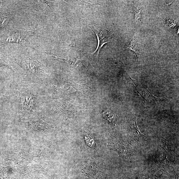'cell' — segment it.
<instances>
[{
    "mask_svg": "<svg viewBox=\"0 0 179 179\" xmlns=\"http://www.w3.org/2000/svg\"><path fill=\"white\" fill-rule=\"evenodd\" d=\"M20 106L24 110H32L36 107V101L33 96L27 94H22L20 98Z\"/></svg>",
    "mask_w": 179,
    "mask_h": 179,
    "instance_id": "277c9868",
    "label": "cell"
},
{
    "mask_svg": "<svg viewBox=\"0 0 179 179\" xmlns=\"http://www.w3.org/2000/svg\"><path fill=\"white\" fill-rule=\"evenodd\" d=\"M91 28L96 34L98 41L97 47L92 54L98 57L102 47L105 44L110 42L112 38V32L109 30H96Z\"/></svg>",
    "mask_w": 179,
    "mask_h": 179,
    "instance_id": "7a4b0ae2",
    "label": "cell"
},
{
    "mask_svg": "<svg viewBox=\"0 0 179 179\" xmlns=\"http://www.w3.org/2000/svg\"><path fill=\"white\" fill-rule=\"evenodd\" d=\"M8 20L9 18L8 17H3L0 18V28L6 25Z\"/></svg>",
    "mask_w": 179,
    "mask_h": 179,
    "instance_id": "ba28073f",
    "label": "cell"
},
{
    "mask_svg": "<svg viewBox=\"0 0 179 179\" xmlns=\"http://www.w3.org/2000/svg\"><path fill=\"white\" fill-rule=\"evenodd\" d=\"M130 49L134 51L136 55L138 62L139 63L138 59V53L139 52V49L138 48V42L135 39L134 37H133L130 45L128 46L127 48L124 49Z\"/></svg>",
    "mask_w": 179,
    "mask_h": 179,
    "instance_id": "8992f818",
    "label": "cell"
},
{
    "mask_svg": "<svg viewBox=\"0 0 179 179\" xmlns=\"http://www.w3.org/2000/svg\"><path fill=\"white\" fill-rule=\"evenodd\" d=\"M103 116L105 119L110 122H113L115 119V115L114 112L109 110H106L104 111L103 114Z\"/></svg>",
    "mask_w": 179,
    "mask_h": 179,
    "instance_id": "52a82bcc",
    "label": "cell"
},
{
    "mask_svg": "<svg viewBox=\"0 0 179 179\" xmlns=\"http://www.w3.org/2000/svg\"><path fill=\"white\" fill-rule=\"evenodd\" d=\"M98 171V167L94 163H90L84 166L82 170L87 176H92L95 175Z\"/></svg>",
    "mask_w": 179,
    "mask_h": 179,
    "instance_id": "5b68a950",
    "label": "cell"
},
{
    "mask_svg": "<svg viewBox=\"0 0 179 179\" xmlns=\"http://www.w3.org/2000/svg\"><path fill=\"white\" fill-rule=\"evenodd\" d=\"M136 19L137 20L141 17V11L139 7H135Z\"/></svg>",
    "mask_w": 179,
    "mask_h": 179,
    "instance_id": "9c48e42d",
    "label": "cell"
},
{
    "mask_svg": "<svg viewBox=\"0 0 179 179\" xmlns=\"http://www.w3.org/2000/svg\"><path fill=\"white\" fill-rule=\"evenodd\" d=\"M16 61L22 68L31 74L41 75L45 72L44 65L37 60L21 58L16 59Z\"/></svg>",
    "mask_w": 179,
    "mask_h": 179,
    "instance_id": "6da1fadb",
    "label": "cell"
},
{
    "mask_svg": "<svg viewBox=\"0 0 179 179\" xmlns=\"http://www.w3.org/2000/svg\"><path fill=\"white\" fill-rule=\"evenodd\" d=\"M176 179H178V177H177V178Z\"/></svg>",
    "mask_w": 179,
    "mask_h": 179,
    "instance_id": "30bf717a",
    "label": "cell"
},
{
    "mask_svg": "<svg viewBox=\"0 0 179 179\" xmlns=\"http://www.w3.org/2000/svg\"><path fill=\"white\" fill-rule=\"evenodd\" d=\"M34 34V32L31 31H14L12 34L9 36L6 40L5 41V43H21Z\"/></svg>",
    "mask_w": 179,
    "mask_h": 179,
    "instance_id": "3957f363",
    "label": "cell"
}]
</instances>
